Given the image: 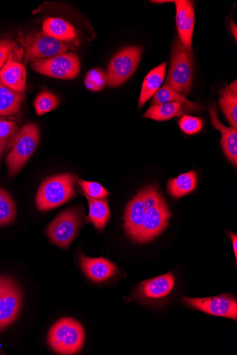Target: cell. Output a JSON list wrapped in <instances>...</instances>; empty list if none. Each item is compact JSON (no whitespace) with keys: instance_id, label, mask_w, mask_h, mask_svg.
<instances>
[{"instance_id":"6da1fadb","label":"cell","mask_w":237,"mask_h":355,"mask_svg":"<svg viewBox=\"0 0 237 355\" xmlns=\"http://www.w3.org/2000/svg\"><path fill=\"white\" fill-rule=\"evenodd\" d=\"M146 191V211L141 233L136 241L147 243L159 236L167 227V220L172 216L158 189L149 186Z\"/></svg>"},{"instance_id":"7a4b0ae2","label":"cell","mask_w":237,"mask_h":355,"mask_svg":"<svg viewBox=\"0 0 237 355\" xmlns=\"http://www.w3.org/2000/svg\"><path fill=\"white\" fill-rule=\"evenodd\" d=\"M85 332L76 319L63 318L51 328L48 343L58 354L72 355L79 353L84 345Z\"/></svg>"},{"instance_id":"3957f363","label":"cell","mask_w":237,"mask_h":355,"mask_svg":"<svg viewBox=\"0 0 237 355\" xmlns=\"http://www.w3.org/2000/svg\"><path fill=\"white\" fill-rule=\"evenodd\" d=\"M76 180L77 178L71 173L57 175L45 180L38 192V208L40 211L53 209L76 197Z\"/></svg>"},{"instance_id":"277c9868","label":"cell","mask_w":237,"mask_h":355,"mask_svg":"<svg viewBox=\"0 0 237 355\" xmlns=\"http://www.w3.org/2000/svg\"><path fill=\"white\" fill-rule=\"evenodd\" d=\"M193 60L191 50L186 49L179 38L173 45L170 69L166 84L182 95L189 94L193 83Z\"/></svg>"},{"instance_id":"5b68a950","label":"cell","mask_w":237,"mask_h":355,"mask_svg":"<svg viewBox=\"0 0 237 355\" xmlns=\"http://www.w3.org/2000/svg\"><path fill=\"white\" fill-rule=\"evenodd\" d=\"M40 128L35 123H26L18 131L10 145L7 157L8 173L17 175L35 153L40 141Z\"/></svg>"},{"instance_id":"8992f818","label":"cell","mask_w":237,"mask_h":355,"mask_svg":"<svg viewBox=\"0 0 237 355\" xmlns=\"http://www.w3.org/2000/svg\"><path fill=\"white\" fill-rule=\"evenodd\" d=\"M83 216V210L80 207L65 210L50 223L47 229V236L58 246L62 248H69L79 235Z\"/></svg>"},{"instance_id":"52a82bcc","label":"cell","mask_w":237,"mask_h":355,"mask_svg":"<svg viewBox=\"0 0 237 355\" xmlns=\"http://www.w3.org/2000/svg\"><path fill=\"white\" fill-rule=\"evenodd\" d=\"M31 67L36 72L51 78L70 80L79 74L81 62L76 54L70 53L47 59H33Z\"/></svg>"},{"instance_id":"ba28073f","label":"cell","mask_w":237,"mask_h":355,"mask_svg":"<svg viewBox=\"0 0 237 355\" xmlns=\"http://www.w3.org/2000/svg\"><path fill=\"white\" fill-rule=\"evenodd\" d=\"M24 50V60L44 59L65 53L70 49L67 42L54 39L44 32H38L17 40Z\"/></svg>"},{"instance_id":"9c48e42d","label":"cell","mask_w":237,"mask_h":355,"mask_svg":"<svg viewBox=\"0 0 237 355\" xmlns=\"http://www.w3.org/2000/svg\"><path fill=\"white\" fill-rule=\"evenodd\" d=\"M142 51L140 46H130L121 50L109 64L107 85L116 87L124 83L136 71Z\"/></svg>"},{"instance_id":"30bf717a","label":"cell","mask_w":237,"mask_h":355,"mask_svg":"<svg viewBox=\"0 0 237 355\" xmlns=\"http://www.w3.org/2000/svg\"><path fill=\"white\" fill-rule=\"evenodd\" d=\"M183 302L195 310L210 315L235 320L237 319L236 300L234 297L228 295L199 299L184 297Z\"/></svg>"},{"instance_id":"8fae6325","label":"cell","mask_w":237,"mask_h":355,"mask_svg":"<svg viewBox=\"0 0 237 355\" xmlns=\"http://www.w3.org/2000/svg\"><path fill=\"white\" fill-rule=\"evenodd\" d=\"M22 304L20 288L12 279L6 278L0 293V331L13 324L19 313Z\"/></svg>"},{"instance_id":"7c38bea8","label":"cell","mask_w":237,"mask_h":355,"mask_svg":"<svg viewBox=\"0 0 237 355\" xmlns=\"http://www.w3.org/2000/svg\"><path fill=\"white\" fill-rule=\"evenodd\" d=\"M146 211V191L141 190L128 204L124 215V229L133 241L140 236Z\"/></svg>"},{"instance_id":"4fadbf2b","label":"cell","mask_w":237,"mask_h":355,"mask_svg":"<svg viewBox=\"0 0 237 355\" xmlns=\"http://www.w3.org/2000/svg\"><path fill=\"white\" fill-rule=\"evenodd\" d=\"M81 267L85 275L94 282H103L114 277L117 267L106 258L88 257L83 254L79 257Z\"/></svg>"},{"instance_id":"5bb4252c","label":"cell","mask_w":237,"mask_h":355,"mask_svg":"<svg viewBox=\"0 0 237 355\" xmlns=\"http://www.w3.org/2000/svg\"><path fill=\"white\" fill-rule=\"evenodd\" d=\"M175 285V277L167 273L141 283L137 290L138 297L145 300H160L170 294Z\"/></svg>"},{"instance_id":"9a60e30c","label":"cell","mask_w":237,"mask_h":355,"mask_svg":"<svg viewBox=\"0 0 237 355\" xmlns=\"http://www.w3.org/2000/svg\"><path fill=\"white\" fill-rule=\"evenodd\" d=\"M177 7V25L179 40L183 45L191 50L195 25V14L193 4L186 0L174 1Z\"/></svg>"},{"instance_id":"2e32d148","label":"cell","mask_w":237,"mask_h":355,"mask_svg":"<svg viewBox=\"0 0 237 355\" xmlns=\"http://www.w3.org/2000/svg\"><path fill=\"white\" fill-rule=\"evenodd\" d=\"M213 125L221 132V145L229 162L235 167L237 164V131L233 127H227L220 121L215 105L209 110Z\"/></svg>"},{"instance_id":"e0dca14e","label":"cell","mask_w":237,"mask_h":355,"mask_svg":"<svg viewBox=\"0 0 237 355\" xmlns=\"http://www.w3.org/2000/svg\"><path fill=\"white\" fill-rule=\"evenodd\" d=\"M26 73L23 64L8 60L0 70V80L9 89L23 94L26 89Z\"/></svg>"},{"instance_id":"ac0fdd59","label":"cell","mask_w":237,"mask_h":355,"mask_svg":"<svg viewBox=\"0 0 237 355\" xmlns=\"http://www.w3.org/2000/svg\"><path fill=\"white\" fill-rule=\"evenodd\" d=\"M166 72V62L152 70L145 78L139 101V108L142 107L145 103L161 88Z\"/></svg>"},{"instance_id":"d6986e66","label":"cell","mask_w":237,"mask_h":355,"mask_svg":"<svg viewBox=\"0 0 237 355\" xmlns=\"http://www.w3.org/2000/svg\"><path fill=\"white\" fill-rule=\"evenodd\" d=\"M43 32L63 42L72 41L78 37L76 28L71 24L58 18H49L44 20Z\"/></svg>"},{"instance_id":"ffe728a7","label":"cell","mask_w":237,"mask_h":355,"mask_svg":"<svg viewBox=\"0 0 237 355\" xmlns=\"http://www.w3.org/2000/svg\"><path fill=\"white\" fill-rule=\"evenodd\" d=\"M84 196L89 204V215L86 220L92 223L96 229L104 230L111 216L108 200H95Z\"/></svg>"},{"instance_id":"44dd1931","label":"cell","mask_w":237,"mask_h":355,"mask_svg":"<svg viewBox=\"0 0 237 355\" xmlns=\"http://www.w3.org/2000/svg\"><path fill=\"white\" fill-rule=\"evenodd\" d=\"M169 103H180L190 112L200 111V108L198 105L188 101L186 99V96L178 93L170 86L165 84L154 94V99L152 101V105H158Z\"/></svg>"},{"instance_id":"7402d4cb","label":"cell","mask_w":237,"mask_h":355,"mask_svg":"<svg viewBox=\"0 0 237 355\" xmlns=\"http://www.w3.org/2000/svg\"><path fill=\"white\" fill-rule=\"evenodd\" d=\"M22 101L23 94L9 89L0 80V116L17 114Z\"/></svg>"},{"instance_id":"603a6c76","label":"cell","mask_w":237,"mask_h":355,"mask_svg":"<svg viewBox=\"0 0 237 355\" xmlns=\"http://www.w3.org/2000/svg\"><path fill=\"white\" fill-rule=\"evenodd\" d=\"M197 185V174L190 171L171 180L167 184V190L175 198H182L192 192Z\"/></svg>"},{"instance_id":"cb8c5ba5","label":"cell","mask_w":237,"mask_h":355,"mask_svg":"<svg viewBox=\"0 0 237 355\" xmlns=\"http://www.w3.org/2000/svg\"><path fill=\"white\" fill-rule=\"evenodd\" d=\"M186 108L178 103H169L152 105L144 114V117L155 121H163L181 116Z\"/></svg>"},{"instance_id":"d4e9b609","label":"cell","mask_w":237,"mask_h":355,"mask_svg":"<svg viewBox=\"0 0 237 355\" xmlns=\"http://www.w3.org/2000/svg\"><path fill=\"white\" fill-rule=\"evenodd\" d=\"M220 107L231 124V127L237 128V94L224 88L221 93L220 99Z\"/></svg>"},{"instance_id":"484cf974","label":"cell","mask_w":237,"mask_h":355,"mask_svg":"<svg viewBox=\"0 0 237 355\" xmlns=\"http://www.w3.org/2000/svg\"><path fill=\"white\" fill-rule=\"evenodd\" d=\"M17 214L16 205L5 189L0 188V227L13 223Z\"/></svg>"},{"instance_id":"4316f807","label":"cell","mask_w":237,"mask_h":355,"mask_svg":"<svg viewBox=\"0 0 237 355\" xmlns=\"http://www.w3.org/2000/svg\"><path fill=\"white\" fill-rule=\"evenodd\" d=\"M58 105L59 100L57 96L46 91L40 93L35 102V110L39 116L54 110Z\"/></svg>"},{"instance_id":"83f0119b","label":"cell","mask_w":237,"mask_h":355,"mask_svg":"<svg viewBox=\"0 0 237 355\" xmlns=\"http://www.w3.org/2000/svg\"><path fill=\"white\" fill-rule=\"evenodd\" d=\"M85 85L91 91H100L107 85V76L100 69L91 70L86 76Z\"/></svg>"},{"instance_id":"f1b7e54d","label":"cell","mask_w":237,"mask_h":355,"mask_svg":"<svg viewBox=\"0 0 237 355\" xmlns=\"http://www.w3.org/2000/svg\"><path fill=\"white\" fill-rule=\"evenodd\" d=\"M18 131V125L15 121L0 119V143L5 148L11 145Z\"/></svg>"},{"instance_id":"f546056e","label":"cell","mask_w":237,"mask_h":355,"mask_svg":"<svg viewBox=\"0 0 237 355\" xmlns=\"http://www.w3.org/2000/svg\"><path fill=\"white\" fill-rule=\"evenodd\" d=\"M79 183L84 195L92 199L104 200L109 196L106 189L97 182L80 180Z\"/></svg>"},{"instance_id":"4dcf8cb0","label":"cell","mask_w":237,"mask_h":355,"mask_svg":"<svg viewBox=\"0 0 237 355\" xmlns=\"http://www.w3.org/2000/svg\"><path fill=\"white\" fill-rule=\"evenodd\" d=\"M181 130L188 135H193L201 131L202 121L195 116L183 115L179 121Z\"/></svg>"},{"instance_id":"1f68e13d","label":"cell","mask_w":237,"mask_h":355,"mask_svg":"<svg viewBox=\"0 0 237 355\" xmlns=\"http://www.w3.org/2000/svg\"><path fill=\"white\" fill-rule=\"evenodd\" d=\"M16 47V44L10 40L0 41V70L12 58V53Z\"/></svg>"},{"instance_id":"d6a6232c","label":"cell","mask_w":237,"mask_h":355,"mask_svg":"<svg viewBox=\"0 0 237 355\" xmlns=\"http://www.w3.org/2000/svg\"><path fill=\"white\" fill-rule=\"evenodd\" d=\"M230 237L233 245L234 252L236 259H237V236L234 234H230Z\"/></svg>"},{"instance_id":"836d02e7","label":"cell","mask_w":237,"mask_h":355,"mask_svg":"<svg viewBox=\"0 0 237 355\" xmlns=\"http://www.w3.org/2000/svg\"><path fill=\"white\" fill-rule=\"evenodd\" d=\"M236 30H237L236 25L231 21V33H232L233 37H234L236 42V36H237Z\"/></svg>"},{"instance_id":"e575fe53","label":"cell","mask_w":237,"mask_h":355,"mask_svg":"<svg viewBox=\"0 0 237 355\" xmlns=\"http://www.w3.org/2000/svg\"><path fill=\"white\" fill-rule=\"evenodd\" d=\"M236 81L233 82L229 87V89L234 92L237 93Z\"/></svg>"},{"instance_id":"d590c367","label":"cell","mask_w":237,"mask_h":355,"mask_svg":"<svg viewBox=\"0 0 237 355\" xmlns=\"http://www.w3.org/2000/svg\"><path fill=\"white\" fill-rule=\"evenodd\" d=\"M6 278L0 277V293H1V292H2V289L3 287V285L6 282Z\"/></svg>"},{"instance_id":"8d00e7d4","label":"cell","mask_w":237,"mask_h":355,"mask_svg":"<svg viewBox=\"0 0 237 355\" xmlns=\"http://www.w3.org/2000/svg\"><path fill=\"white\" fill-rule=\"evenodd\" d=\"M6 148L2 145L1 143H0V157L3 155Z\"/></svg>"}]
</instances>
